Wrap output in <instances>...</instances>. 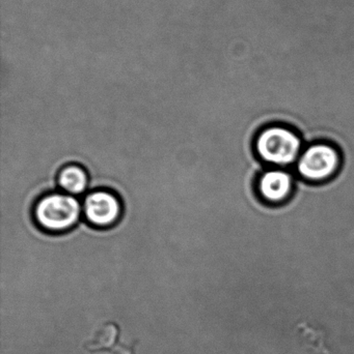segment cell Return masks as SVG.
<instances>
[{"label":"cell","mask_w":354,"mask_h":354,"mask_svg":"<svg viewBox=\"0 0 354 354\" xmlns=\"http://www.w3.org/2000/svg\"><path fill=\"white\" fill-rule=\"evenodd\" d=\"M82 214V204L77 197L64 192H53L42 196L35 202L33 212L37 227L54 234L74 228Z\"/></svg>","instance_id":"6da1fadb"},{"label":"cell","mask_w":354,"mask_h":354,"mask_svg":"<svg viewBox=\"0 0 354 354\" xmlns=\"http://www.w3.org/2000/svg\"><path fill=\"white\" fill-rule=\"evenodd\" d=\"M301 140L297 133L285 127H270L260 133L256 141L258 155L276 166H288L299 161Z\"/></svg>","instance_id":"7a4b0ae2"},{"label":"cell","mask_w":354,"mask_h":354,"mask_svg":"<svg viewBox=\"0 0 354 354\" xmlns=\"http://www.w3.org/2000/svg\"><path fill=\"white\" fill-rule=\"evenodd\" d=\"M82 207L85 221L94 228H112L123 214L122 201L109 189H95L87 194Z\"/></svg>","instance_id":"3957f363"},{"label":"cell","mask_w":354,"mask_h":354,"mask_svg":"<svg viewBox=\"0 0 354 354\" xmlns=\"http://www.w3.org/2000/svg\"><path fill=\"white\" fill-rule=\"evenodd\" d=\"M339 166V151L332 145L318 143L301 153L297 161V171L308 180L320 181L334 176Z\"/></svg>","instance_id":"277c9868"},{"label":"cell","mask_w":354,"mask_h":354,"mask_svg":"<svg viewBox=\"0 0 354 354\" xmlns=\"http://www.w3.org/2000/svg\"><path fill=\"white\" fill-rule=\"evenodd\" d=\"M121 326L114 322H104L94 335L93 339L83 344L87 353L109 354H136L139 341H134L127 345L121 342Z\"/></svg>","instance_id":"5b68a950"},{"label":"cell","mask_w":354,"mask_h":354,"mask_svg":"<svg viewBox=\"0 0 354 354\" xmlns=\"http://www.w3.org/2000/svg\"><path fill=\"white\" fill-rule=\"evenodd\" d=\"M293 178L288 172L281 169L269 170L260 177L258 189L264 200L270 203H280L292 192Z\"/></svg>","instance_id":"8992f818"},{"label":"cell","mask_w":354,"mask_h":354,"mask_svg":"<svg viewBox=\"0 0 354 354\" xmlns=\"http://www.w3.org/2000/svg\"><path fill=\"white\" fill-rule=\"evenodd\" d=\"M57 185L64 193L77 197L85 194L89 187V174L78 164H69L58 172Z\"/></svg>","instance_id":"52a82bcc"}]
</instances>
